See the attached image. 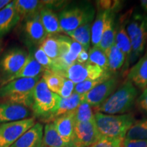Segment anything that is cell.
Wrapping results in <instances>:
<instances>
[{
    "instance_id": "6da1fadb",
    "label": "cell",
    "mask_w": 147,
    "mask_h": 147,
    "mask_svg": "<svg viewBox=\"0 0 147 147\" xmlns=\"http://www.w3.org/2000/svg\"><path fill=\"white\" fill-rule=\"evenodd\" d=\"M60 99L59 95L49 90L42 78H40L34 88L31 107L35 118L47 123L52 122Z\"/></svg>"
},
{
    "instance_id": "7a4b0ae2",
    "label": "cell",
    "mask_w": 147,
    "mask_h": 147,
    "mask_svg": "<svg viewBox=\"0 0 147 147\" xmlns=\"http://www.w3.org/2000/svg\"><path fill=\"white\" fill-rule=\"evenodd\" d=\"M40 78L41 76L11 80L0 87V98L6 102L14 103L31 108L34 88Z\"/></svg>"
},
{
    "instance_id": "3957f363",
    "label": "cell",
    "mask_w": 147,
    "mask_h": 147,
    "mask_svg": "<svg viewBox=\"0 0 147 147\" xmlns=\"http://www.w3.org/2000/svg\"><path fill=\"white\" fill-rule=\"evenodd\" d=\"M136 121L132 114L110 115L94 114V123L101 137L125 139L129 129Z\"/></svg>"
},
{
    "instance_id": "277c9868",
    "label": "cell",
    "mask_w": 147,
    "mask_h": 147,
    "mask_svg": "<svg viewBox=\"0 0 147 147\" xmlns=\"http://www.w3.org/2000/svg\"><path fill=\"white\" fill-rule=\"evenodd\" d=\"M137 97V89L131 82L126 80L102 105L93 110L95 113L110 115L125 113L134 106Z\"/></svg>"
},
{
    "instance_id": "5b68a950",
    "label": "cell",
    "mask_w": 147,
    "mask_h": 147,
    "mask_svg": "<svg viewBox=\"0 0 147 147\" xmlns=\"http://www.w3.org/2000/svg\"><path fill=\"white\" fill-rule=\"evenodd\" d=\"M57 15L62 32L68 35L78 27L92 23L95 9L88 2L78 3L65 6Z\"/></svg>"
},
{
    "instance_id": "8992f818",
    "label": "cell",
    "mask_w": 147,
    "mask_h": 147,
    "mask_svg": "<svg viewBox=\"0 0 147 147\" xmlns=\"http://www.w3.org/2000/svg\"><path fill=\"white\" fill-rule=\"evenodd\" d=\"M126 32L131 45V54L126 65L135 61L142 55L147 43V15L134 14L126 19Z\"/></svg>"
},
{
    "instance_id": "52a82bcc",
    "label": "cell",
    "mask_w": 147,
    "mask_h": 147,
    "mask_svg": "<svg viewBox=\"0 0 147 147\" xmlns=\"http://www.w3.org/2000/svg\"><path fill=\"white\" fill-rule=\"evenodd\" d=\"M29 53L18 47L11 48L0 58V87L15 75L27 61Z\"/></svg>"
},
{
    "instance_id": "ba28073f",
    "label": "cell",
    "mask_w": 147,
    "mask_h": 147,
    "mask_svg": "<svg viewBox=\"0 0 147 147\" xmlns=\"http://www.w3.org/2000/svg\"><path fill=\"white\" fill-rule=\"evenodd\" d=\"M36 123L35 117L0 123V147H10Z\"/></svg>"
},
{
    "instance_id": "9c48e42d",
    "label": "cell",
    "mask_w": 147,
    "mask_h": 147,
    "mask_svg": "<svg viewBox=\"0 0 147 147\" xmlns=\"http://www.w3.org/2000/svg\"><path fill=\"white\" fill-rule=\"evenodd\" d=\"M109 72L103 70L100 67L93 64L75 62L64 71L61 76L76 84L85 80L100 78Z\"/></svg>"
},
{
    "instance_id": "30bf717a",
    "label": "cell",
    "mask_w": 147,
    "mask_h": 147,
    "mask_svg": "<svg viewBox=\"0 0 147 147\" xmlns=\"http://www.w3.org/2000/svg\"><path fill=\"white\" fill-rule=\"evenodd\" d=\"M21 35L29 46L40 45L48 35L40 20V13L23 20Z\"/></svg>"
},
{
    "instance_id": "8fae6325",
    "label": "cell",
    "mask_w": 147,
    "mask_h": 147,
    "mask_svg": "<svg viewBox=\"0 0 147 147\" xmlns=\"http://www.w3.org/2000/svg\"><path fill=\"white\" fill-rule=\"evenodd\" d=\"M118 84V78L112 76L84 94V100L93 108L99 107L115 92Z\"/></svg>"
},
{
    "instance_id": "7c38bea8",
    "label": "cell",
    "mask_w": 147,
    "mask_h": 147,
    "mask_svg": "<svg viewBox=\"0 0 147 147\" xmlns=\"http://www.w3.org/2000/svg\"><path fill=\"white\" fill-rule=\"evenodd\" d=\"M100 138L94 121L75 123L72 147H90Z\"/></svg>"
},
{
    "instance_id": "4fadbf2b",
    "label": "cell",
    "mask_w": 147,
    "mask_h": 147,
    "mask_svg": "<svg viewBox=\"0 0 147 147\" xmlns=\"http://www.w3.org/2000/svg\"><path fill=\"white\" fill-rule=\"evenodd\" d=\"M71 39L61 35L48 36L39 47L51 59L55 61L69 52Z\"/></svg>"
},
{
    "instance_id": "5bb4252c",
    "label": "cell",
    "mask_w": 147,
    "mask_h": 147,
    "mask_svg": "<svg viewBox=\"0 0 147 147\" xmlns=\"http://www.w3.org/2000/svg\"><path fill=\"white\" fill-rule=\"evenodd\" d=\"M30 115V109L23 105L6 102L0 103V123L23 120Z\"/></svg>"
},
{
    "instance_id": "9a60e30c",
    "label": "cell",
    "mask_w": 147,
    "mask_h": 147,
    "mask_svg": "<svg viewBox=\"0 0 147 147\" xmlns=\"http://www.w3.org/2000/svg\"><path fill=\"white\" fill-rule=\"evenodd\" d=\"M62 140L70 147H72V140L74 131L75 119L74 112L60 116L52 122Z\"/></svg>"
},
{
    "instance_id": "2e32d148",
    "label": "cell",
    "mask_w": 147,
    "mask_h": 147,
    "mask_svg": "<svg viewBox=\"0 0 147 147\" xmlns=\"http://www.w3.org/2000/svg\"><path fill=\"white\" fill-rule=\"evenodd\" d=\"M127 80L143 91L147 89V48L144 55L128 71Z\"/></svg>"
},
{
    "instance_id": "e0dca14e",
    "label": "cell",
    "mask_w": 147,
    "mask_h": 147,
    "mask_svg": "<svg viewBox=\"0 0 147 147\" xmlns=\"http://www.w3.org/2000/svg\"><path fill=\"white\" fill-rule=\"evenodd\" d=\"M21 21V17L14 8V1L0 10V38L5 36Z\"/></svg>"
},
{
    "instance_id": "ac0fdd59",
    "label": "cell",
    "mask_w": 147,
    "mask_h": 147,
    "mask_svg": "<svg viewBox=\"0 0 147 147\" xmlns=\"http://www.w3.org/2000/svg\"><path fill=\"white\" fill-rule=\"evenodd\" d=\"M43 129L42 124L36 123L10 147H42Z\"/></svg>"
},
{
    "instance_id": "d6986e66",
    "label": "cell",
    "mask_w": 147,
    "mask_h": 147,
    "mask_svg": "<svg viewBox=\"0 0 147 147\" xmlns=\"http://www.w3.org/2000/svg\"><path fill=\"white\" fill-rule=\"evenodd\" d=\"M45 71V68L35 59L32 53L31 52L29 53L28 59H27L25 63L24 64V65L21 67V69L15 75H14L9 80H7V82L5 84L8 83L11 80L18 78H36L37 76H41L42 73L43 74Z\"/></svg>"
},
{
    "instance_id": "ffe728a7",
    "label": "cell",
    "mask_w": 147,
    "mask_h": 147,
    "mask_svg": "<svg viewBox=\"0 0 147 147\" xmlns=\"http://www.w3.org/2000/svg\"><path fill=\"white\" fill-rule=\"evenodd\" d=\"M14 5L21 17V21L40 13L45 7L43 1L38 0H14Z\"/></svg>"
},
{
    "instance_id": "44dd1931",
    "label": "cell",
    "mask_w": 147,
    "mask_h": 147,
    "mask_svg": "<svg viewBox=\"0 0 147 147\" xmlns=\"http://www.w3.org/2000/svg\"><path fill=\"white\" fill-rule=\"evenodd\" d=\"M40 20L48 36L57 35L62 32L58 15L51 9L45 8L40 10Z\"/></svg>"
},
{
    "instance_id": "7402d4cb",
    "label": "cell",
    "mask_w": 147,
    "mask_h": 147,
    "mask_svg": "<svg viewBox=\"0 0 147 147\" xmlns=\"http://www.w3.org/2000/svg\"><path fill=\"white\" fill-rule=\"evenodd\" d=\"M115 18V12L110 11L108 14L107 18H106L102 39H101L100 45H99V47L105 53L115 43L116 32H117Z\"/></svg>"
},
{
    "instance_id": "603a6c76",
    "label": "cell",
    "mask_w": 147,
    "mask_h": 147,
    "mask_svg": "<svg viewBox=\"0 0 147 147\" xmlns=\"http://www.w3.org/2000/svg\"><path fill=\"white\" fill-rule=\"evenodd\" d=\"M110 10H104L98 9L96 17L91 25V41L93 47H99L108 14Z\"/></svg>"
},
{
    "instance_id": "cb8c5ba5",
    "label": "cell",
    "mask_w": 147,
    "mask_h": 147,
    "mask_svg": "<svg viewBox=\"0 0 147 147\" xmlns=\"http://www.w3.org/2000/svg\"><path fill=\"white\" fill-rule=\"evenodd\" d=\"M126 19L127 17L121 20L119 27L116 32L115 44L125 55L127 62L131 54V45L126 32Z\"/></svg>"
},
{
    "instance_id": "d4e9b609",
    "label": "cell",
    "mask_w": 147,
    "mask_h": 147,
    "mask_svg": "<svg viewBox=\"0 0 147 147\" xmlns=\"http://www.w3.org/2000/svg\"><path fill=\"white\" fill-rule=\"evenodd\" d=\"M84 95H80L75 92L67 98L61 97L58 109L53 117V121L60 116L74 111L79 104L84 100Z\"/></svg>"
},
{
    "instance_id": "484cf974",
    "label": "cell",
    "mask_w": 147,
    "mask_h": 147,
    "mask_svg": "<svg viewBox=\"0 0 147 147\" xmlns=\"http://www.w3.org/2000/svg\"><path fill=\"white\" fill-rule=\"evenodd\" d=\"M42 146L45 147H70L60 137L53 123L46 124L43 132Z\"/></svg>"
},
{
    "instance_id": "4316f807",
    "label": "cell",
    "mask_w": 147,
    "mask_h": 147,
    "mask_svg": "<svg viewBox=\"0 0 147 147\" xmlns=\"http://www.w3.org/2000/svg\"><path fill=\"white\" fill-rule=\"evenodd\" d=\"M108 59V71L115 72L120 69L125 61L126 57L115 43L106 52Z\"/></svg>"
},
{
    "instance_id": "83f0119b",
    "label": "cell",
    "mask_w": 147,
    "mask_h": 147,
    "mask_svg": "<svg viewBox=\"0 0 147 147\" xmlns=\"http://www.w3.org/2000/svg\"><path fill=\"white\" fill-rule=\"evenodd\" d=\"M68 36L74 41L80 44L84 50L88 51L91 42V23L78 27L73 32L68 34Z\"/></svg>"
},
{
    "instance_id": "f1b7e54d",
    "label": "cell",
    "mask_w": 147,
    "mask_h": 147,
    "mask_svg": "<svg viewBox=\"0 0 147 147\" xmlns=\"http://www.w3.org/2000/svg\"><path fill=\"white\" fill-rule=\"evenodd\" d=\"M42 78L49 90L58 95L63 86L65 78L59 74L51 70L44 71Z\"/></svg>"
},
{
    "instance_id": "f546056e",
    "label": "cell",
    "mask_w": 147,
    "mask_h": 147,
    "mask_svg": "<svg viewBox=\"0 0 147 147\" xmlns=\"http://www.w3.org/2000/svg\"><path fill=\"white\" fill-rule=\"evenodd\" d=\"M125 138L147 140V119L136 121L129 129Z\"/></svg>"
},
{
    "instance_id": "4dcf8cb0",
    "label": "cell",
    "mask_w": 147,
    "mask_h": 147,
    "mask_svg": "<svg viewBox=\"0 0 147 147\" xmlns=\"http://www.w3.org/2000/svg\"><path fill=\"white\" fill-rule=\"evenodd\" d=\"M89 63L93 64L106 71H108L107 55L99 47H92L89 51Z\"/></svg>"
},
{
    "instance_id": "1f68e13d",
    "label": "cell",
    "mask_w": 147,
    "mask_h": 147,
    "mask_svg": "<svg viewBox=\"0 0 147 147\" xmlns=\"http://www.w3.org/2000/svg\"><path fill=\"white\" fill-rule=\"evenodd\" d=\"M76 123L89 122L94 121V114L91 105L83 100L74 111Z\"/></svg>"
},
{
    "instance_id": "d6a6232c",
    "label": "cell",
    "mask_w": 147,
    "mask_h": 147,
    "mask_svg": "<svg viewBox=\"0 0 147 147\" xmlns=\"http://www.w3.org/2000/svg\"><path fill=\"white\" fill-rule=\"evenodd\" d=\"M112 76H113L112 72H109L100 78L95 79V80H88L80 82V83L76 84L75 85L74 92L80 95L85 94V93L91 91L92 89H93L98 84L106 81L108 79L111 78Z\"/></svg>"
},
{
    "instance_id": "836d02e7",
    "label": "cell",
    "mask_w": 147,
    "mask_h": 147,
    "mask_svg": "<svg viewBox=\"0 0 147 147\" xmlns=\"http://www.w3.org/2000/svg\"><path fill=\"white\" fill-rule=\"evenodd\" d=\"M32 54L35 59L45 68V70H52L53 61L46 55L41 48L38 47L34 53H32Z\"/></svg>"
},
{
    "instance_id": "e575fe53",
    "label": "cell",
    "mask_w": 147,
    "mask_h": 147,
    "mask_svg": "<svg viewBox=\"0 0 147 147\" xmlns=\"http://www.w3.org/2000/svg\"><path fill=\"white\" fill-rule=\"evenodd\" d=\"M124 139L101 137L90 147H122Z\"/></svg>"
},
{
    "instance_id": "d590c367",
    "label": "cell",
    "mask_w": 147,
    "mask_h": 147,
    "mask_svg": "<svg viewBox=\"0 0 147 147\" xmlns=\"http://www.w3.org/2000/svg\"><path fill=\"white\" fill-rule=\"evenodd\" d=\"M75 85L76 84L74 83L72 81H71L69 79L65 78L63 86H62L61 89V91L58 95L61 97H62V98L69 97L74 92Z\"/></svg>"
},
{
    "instance_id": "8d00e7d4",
    "label": "cell",
    "mask_w": 147,
    "mask_h": 147,
    "mask_svg": "<svg viewBox=\"0 0 147 147\" xmlns=\"http://www.w3.org/2000/svg\"><path fill=\"white\" fill-rule=\"evenodd\" d=\"M122 147H147V140L125 138Z\"/></svg>"
},
{
    "instance_id": "74e56055",
    "label": "cell",
    "mask_w": 147,
    "mask_h": 147,
    "mask_svg": "<svg viewBox=\"0 0 147 147\" xmlns=\"http://www.w3.org/2000/svg\"><path fill=\"white\" fill-rule=\"evenodd\" d=\"M136 104L139 109L147 114V89L144 90L140 96L137 99Z\"/></svg>"
},
{
    "instance_id": "f35d334b",
    "label": "cell",
    "mask_w": 147,
    "mask_h": 147,
    "mask_svg": "<svg viewBox=\"0 0 147 147\" xmlns=\"http://www.w3.org/2000/svg\"><path fill=\"white\" fill-rule=\"evenodd\" d=\"M88 61H89V53L83 49L78 55L76 62L79 63H88Z\"/></svg>"
},
{
    "instance_id": "ab89813d",
    "label": "cell",
    "mask_w": 147,
    "mask_h": 147,
    "mask_svg": "<svg viewBox=\"0 0 147 147\" xmlns=\"http://www.w3.org/2000/svg\"><path fill=\"white\" fill-rule=\"evenodd\" d=\"M11 1H10V0H0V10H2L4 7L9 4Z\"/></svg>"
},
{
    "instance_id": "60d3db41",
    "label": "cell",
    "mask_w": 147,
    "mask_h": 147,
    "mask_svg": "<svg viewBox=\"0 0 147 147\" xmlns=\"http://www.w3.org/2000/svg\"><path fill=\"white\" fill-rule=\"evenodd\" d=\"M140 5L143 10L147 12V0H142L140 1Z\"/></svg>"
},
{
    "instance_id": "b9f144b4",
    "label": "cell",
    "mask_w": 147,
    "mask_h": 147,
    "mask_svg": "<svg viewBox=\"0 0 147 147\" xmlns=\"http://www.w3.org/2000/svg\"><path fill=\"white\" fill-rule=\"evenodd\" d=\"M1 49H2V45H1V42H0V53H1Z\"/></svg>"
},
{
    "instance_id": "7bdbcfd3",
    "label": "cell",
    "mask_w": 147,
    "mask_h": 147,
    "mask_svg": "<svg viewBox=\"0 0 147 147\" xmlns=\"http://www.w3.org/2000/svg\"><path fill=\"white\" fill-rule=\"evenodd\" d=\"M42 147H45V146H42Z\"/></svg>"
}]
</instances>
